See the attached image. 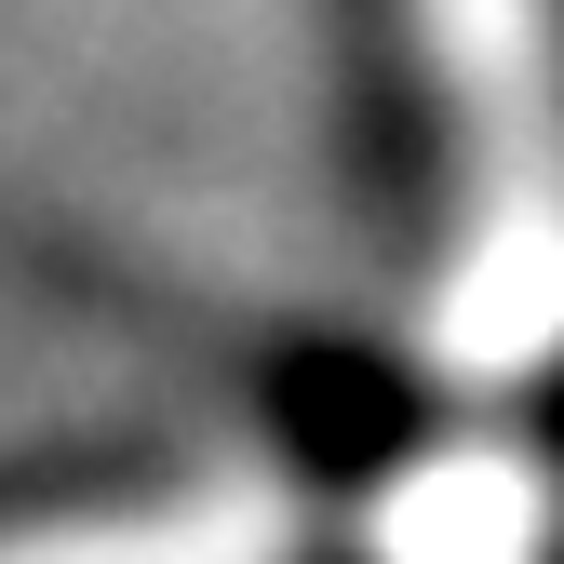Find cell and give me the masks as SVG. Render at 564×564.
<instances>
[{
    "label": "cell",
    "mask_w": 564,
    "mask_h": 564,
    "mask_svg": "<svg viewBox=\"0 0 564 564\" xmlns=\"http://www.w3.org/2000/svg\"><path fill=\"white\" fill-rule=\"evenodd\" d=\"M431 82L444 269L431 349L470 390L564 364V0H403Z\"/></svg>",
    "instance_id": "6da1fadb"
},
{
    "label": "cell",
    "mask_w": 564,
    "mask_h": 564,
    "mask_svg": "<svg viewBox=\"0 0 564 564\" xmlns=\"http://www.w3.org/2000/svg\"><path fill=\"white\" fill-rule=\"evenodd\" d=\"M296 511L256 470H188L134 484V498H54L0 524V564H282Z\"/></svg>",
    "instance_id": "7a4b0ae2"
}]
</instances>
